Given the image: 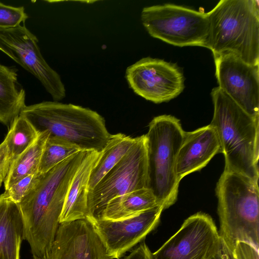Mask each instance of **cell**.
Returning <instances> with one entry per match:
<instances>
[{"label":"cell","mask_w":259,"mask_h":259,"mask_svg":"<svg viewBox=\"0 0 259 259\" xmlns=\"http://www.w3.org/2000/svg\"><path fill=\"white\" fill-rule=\"evenodd\" d=\"M26 93L18 80L15 66L0 69V122L10 126L26 106Z\"/></svg>","instance_id":"18"},{"label":"cell","mask_w":259,"mask_h":259,"mask_svg":"<svg viewBox=\"0 0 259 259\" xmlns=\"http://www.w3.org/2000/svg\"><path fill=\"white\" fill-rule=\"evenodd\" d=\"M34 259H112L91 223L82 219L59 224L50 252Z\"/></svg>","instance_id":"14"},{"label":"cell","mask_w":259,"mask_h":259,"mask_svg":"<svg viewBox=\"0 0 259 259\" xmlns=\"http://www.w3.org/2000/svg\"><path fill=\"white\" fill-rule=\"evenodd\" d=\"M40 176L38 172L27 176L14 184L4 193L13 201L19 203L35 186Z\"/></svg>","instance_id":"25"},{"label":"cell","mask_w":259,"mask_h":259,"mask_svg":"<svg viewBox=\"0 0 259 259\" xmlns=\"http://www.w3.org/2000/svg\"><path fill=\"white\" fill-rule=\"evenodd\" d=\"M125 77L135 94L156 104L175 98L185 88L183 73L176 64L149 57L128 66Z\"/></svg>","instance_id":"10"},{"label":"cell","mask_w":259,"mask_h":259,"mask_svg":"<svg viewBox=\"0 0 259 259\" xmlns=\"http://www.w3.org/2000/svg\"><path fill=\"white\" fill-rule=\"evenodd\" d=\"M81 151L76 146L62 139L48 137L41 155L38 173L44 174L69 157Z\"/></svg>","instance_id":"23"},{"label":"cell","mask_w":259,"mask_h":259,"mask_svg":"<svg viewBox=\"0 0 259 259\" xmlns=\"http://www.w3.org/2000/svg\"><path fill=\"white\" fill-rule=\"evenodd\" d=\"M221 153L215 130L209 124L192 132H186L176 162L178 180L205 167L212 158Z\"/></svg>","instance_id":"15"},{"label":"cell","mask_w":259,"mask_h":259,"mask_svg":"<svg viewBox=\"0 0 259 259\" xmlns=\"http://www.w3.org/2000/svg\"><path fill=\"white\" fill-rule=\"evenodd\" d=\"M24 239L19 205L3 193L0 195V259H20Z\"/></svg>","instance_id":"17"},{"label":"cell","mask_w":259,"mask_h":259,"mask_svg":"<svg viewBox=\"0 0 259 259\" xmlns=\"http://www.w3.org/2000/svg\"><path fill=\"white\" fill-rule=\"evenodd\" d=\"M210 259H237L233 251L227 245L224 240L220 237L218 248Z\"/></svg>","instance_id":"29"},{"label":"cell","mask_w":259,"mask_h":259,"mask_svg":"<svg viewBox=\"0 0 259 259\" xmlns=\"http://www.w3.org/2000/svg\"><path fill=\"white\" fill-rule=\"evenodd\" d=\"M5 65H3L0 63V69L3 68L4 67Z\"/></svg>","instance_id":"30"},{"label":"cell","mask_w":259,"mask_h":259,"mask_svg":"<svg viewBox=\"0 0 259 259\" xmlns=\"http://www.w3.org/2000/svg\"><path fill=\"white\" fill-rule=\"evenodd\" d=\"M158 205L160 204L152 191L143 188L112 199L96 218L111 220L124 219Z\"/></svg>","instance_id":"19"},{"label":"cell","mask_w":259,"mask_h":259,"mask_svg":"<svg viewBox=\"0 0 259 259\" xmlns=\"http://www.w3.org/2000/svg\"><path fill=\"white\" fill-rule=\"evenodd\" d=\"M49 136L47 132L39 133L36 141L12 163L4 181L5 190L21 179L38 172L43 149Z\"/></svg>","instance_id":"21"},{"label":"cell","mask_w":259,"mask_h":259,"mask_svg":"<svg viewBox=\"0 0 259 259\" xmlns=\"http://www.w3.org/2000/svg\"><path fill=\"white\" fill-rule=\"evenodd\" d=\"M2 183L3 182L0 180V187L1 186Z\"/></svg>","instance_id":"31"},{"label":"cell","mask_w":259,"mask_h":259,"mask_svg":"<svg viewBox=\"0 0 259 259\" xmlns=\"http://www.w3.org/2000/svg\"><path fill=\"white\" fill-rule=\"evenodd\" d=\"M141 19L154 38L180 47L207 48L210 24L207 13L165 4L144 7Z\"/></svg>","instance_id":"7"},{"label":"cell","mask_w":259,"mask_h":259,"mask_svg":"<svg viewBox=\"0 0 259 259\" xmlns=\"http://www.w3.org/2000/svg\"><path fill=\"white\" fill-rule=\"evenodd\" d=\"M101 155V152H86L70 184L61 214L60 224L88 218L90 177Z\"/></svg>","instance_id":"16"},{"label":"cell","mask_w":259,"mask_h":259,"mask_svg":"<svg viewBox=\"0 0 259 259\" xmlns=\"http://www.w3.org/2000/svg\"><path fill=\"white\" fill-rule=\"evenodd\" d=\"M185 133L179 119L161 115L151 120L145 135L148 188L164 209L177 199L180 181L176 173V162Z\"/></svg>","instance_id":"6"},{"label":"cell","mask_w":259,"mask_h":259,"mask_svg":"<svg viewBox=\"0 0 259 259\" xmlns=\"http://www.w3.org/2000/svg\"><path fill=\"white\" fill-rule=\"evenodd\" d=\"M211 96L214 112L209 124L219 138L224 171L258 183L259 117L249 115L219 87L212 90Z\"/></svg>","instance_id":"2"},{"label":"cell","mask_w":259,"mask_h":259,"mask_svg":"<svg viewBox=\"0 0 259 259\" xmlns=\"http://www.w3.org/2000/svg\"><path fill=\"white\" fill-rule=\"evenodd\" d=\"M143 188H148L145 135L137 137L125 155L89 191L87 219L97 217L114 198Z\"/></svg>","instance_id":"8"},{"label":"cell","mask_w":259,"mask_h":259,"mask_svg":"<svg viewBox=\"0 0 259 259\" xmlns=\"http://www.w3.org/2000/svg\"><path fill=\"white\" fill-rule=\"evenodd\" d=\"M219 87L246 112L259 117V65L232 54L213 55Z\"/></svg>","instance_id":"13"},{"label":"cell","mask_w":259,"mask_h":259,"mask_svg":"<svg viewBox=\"0 0 259 259\" xmlns=\"http://www.w3.org/2000/svg\"><path fill=\"white\" fill-rule=\"evenodd\" d=\"M11 161L8 147L5 141L0 144V180L4 182L10 167Z\"/></svg>","instance_id":"27"},{"label":"cell","mask_w":259,"mask_h":259,"mask_svg":"<svg viewBox=\"0 0 259 259\" xmlns=\"http://www.w3.org/2000/svg\"><path fill=\"white\" fill-rule=\"evenodd\" d=\"M220 236L211 217L197 212L157 250L153 259H210L217 251Z\"/></svg>","instance_id":"11"},{"label":"cell","mask_w":259,"mask_h":259,"mask_svg":"<svg viewBox=\"0 0 259 259\" xmlns=\"http://www.w3.org/2000/svg\"><path fill=\"white\" fill-rule=\"evenodd\" d=\"M38 42L24 23L0 28V51L35 77L53 101L59 102L66 97L65 85L59 73L44 58Z\"/></svg>","instance_id":"9"},{"label":"cell","mask_w":259,"mask_h":259,"mask_svg":"<svg viewBox=\"0 0 259 259\" xmlns=\"http://www.w3.org/2000/svg\"><path fill=\"white\" fill-rule=\"evenodd\" d=\"M123 259H153V257L148 246L145 242H143Z\"/></svg>","instance_id":"28"},{"label":"cell","mask_w":259,"mask_h":259,"mask_svg":"<svg viewBox=\"0 0 259 259\" xmlns=\"http://www.w3.org/2000/svg\"><path fill=\"white\" fill-rule=\"evenodd\" d=\"M39 133L23 116H17L9 126L4 140L10 155L11 165L37 139Z\"/></svg>","instance_id":"22"},{"label":"cell","mask_w":259,"mask_h":259,"mask_svg":"<svg viewBox=\"0 0 259 259\" xmlns=\"http://www.w3.org/2000/svg\"><path fill=\"white\" fill-rule=\"evenodd\" d=\"M220 222L219 235L233 251L244 241L258 248V183L239 174L224 171L215 189Z\"/></svg>","instance_id":"5"},{"label":"cell","mask_w":259,"mask_h":259,"mask_svg":"<svg viewBox=\"0 0 259 259\" xmlns=\"http://www.w3.org/2000/svg\"><path fill=\"white\" fill-rule=\"evenodd\" d=\"M210 24L207 49L213 55L232 54L259 65V2L221 0L207 13Z\"/></svg>","instance_id":"4"},{"label":"cell","mask_w":259,"mask_h":259,"mask_svg":"<svg viewBox=\"0 0 259 259\" xmlns=\"http://www.w3.org/2000/svg\"><path fill=\"white\" fill-rule=\"evenodd\" d=\"M233 252L237 259H259L258 248L247 242H238Z\"/></svg>","instance_id":"26"},{"label":"cell","mask_w":259,"mask_h":259,"mask_svg":"<svg viewBox=\"0 0 259 259\" xmlns=\"http://www.w3.org/2000/svg\"><path fill=\"white\" fill-rule=\"evenodd\" d=\"M164 210L156 205L130 217L115 220L88 218L112 259H120L158 225Z\"/></svg>","instance_id":"12"},{"label":"cell","mask_w":259,"mask_h":259,"mask_svg":"<svg viewBox=\"0 0 259 259\" xmlns=\"http://www.w3.org/2000/svg\"><path fill=\"white\" fill-rule=\"evenodd\" d=\"M28 18L23 6L13 7L0 2V28L16 27Z\"/></svg>","instance_id":"24"},{"label":"cell","mask_w":259,"mask_h":259,"mask_svg":"<svg viewBox=\"0 0 259 259\" xmlns=\"http://www.w3.org/2000/svg\"><path fill=\"white\" fill-rule=\"evenodd\" d=\"M86 152L80 151L40 174L35 186L18 203L24 240L33 259L46 256L52 248L70 184Z\"/></svg>","instance_id":"1"},{"label":"cell","mask_w":259,"mask_h":259,"mask_svg":"<svg viewBox=\"0 0 259 259\" xmlns=\"http://www.w3.org/2000/svg\"><path fill=\"white\" fill-rule=\"evenodd\" d=\"M20 115L40 133L66 141L81 151L101 152L111 135L96 111L72 104L43 101L25 106Z\"/></svg>","instance_id":"3"},{"label":"cell","mask_w":259,"mask_h":259,"mask_svg":"<svg viewBox=\"0 0 259 259\" xmlns=\"http://www.w3.org/2000/svg\"><path fill=\"white\" fill-rule=\"evenodd\" d=\"M123 134L111 135L101 155L92 169L89 183V191L92 189L100 180L125 155L136 141Z\"/></svg>","instance_id":"20"}]
</instances>
